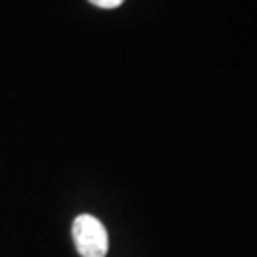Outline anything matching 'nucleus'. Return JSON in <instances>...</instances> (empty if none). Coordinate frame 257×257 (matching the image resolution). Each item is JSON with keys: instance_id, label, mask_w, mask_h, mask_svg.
<instances>
[{"instance_id": "1", "label": "nucleus", "mask_w": 257, "mask_h": 257, "mask_svg": "<svg viewBox=\"0 0 257 257\" xmlns=\"http://www.w3.org/2000/svg\"><path fill=\"white\" fill-rule=\"evenodd\" d=\"M75 247L81 257H106L108 234L105 226L90 214H81L72 227Z\"/></svg>"}, {"instance_id": "2", "label": "nucleus", "mask_w": 257, "mask_h": 257, "mask_svg": "<svg viewBox=\"0 0 257 257\" xmlns=\"http://www.w3.org/2000/svg\"><path fill=\"white\" fill-rule=\"evenodd\" d=\"M90 2L101 9H116L124 2V0H90Z\"/></svg>"}]
</instances>
